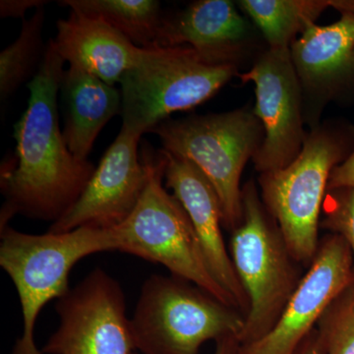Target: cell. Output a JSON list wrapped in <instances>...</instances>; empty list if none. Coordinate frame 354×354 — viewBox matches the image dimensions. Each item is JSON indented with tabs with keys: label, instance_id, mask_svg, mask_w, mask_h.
<instances>
[{
	"label": "cell",
	"instance_id": "6da1fadb",
	"mask_svg": "<svg viewBox=\"0 0 354 354\" xmlns=\"http://www.w3.org/2000/svg\"><path fill=\"white\" fill-rule=\"evenodd\" d=\"M64 60L50 39L37 75L28 84V106L14 125L15 157L1 167V228L20 214L57 223L68 213L95 171L70 152L58 122L57 99Z\"/></svg>",
	"mask_w": 354,
	"mask_h": 354
},
{
	"label": "cell",
	"instance_id": "7a4b0ae2",
	"mask_svg": "<svg viewBox=\"0 0 354 354\" xmlns=\"http://www.w3.org/2000/svg\"><path fill=\"white\" fill-rule=\"evenodd\" d=\"M242 204L243 220L232 232L230 254L250 304L239 337L243 346L271 332L304 274L263 204L255 181L242 186Z\"/></svg>",
	"mask_w": 354,
	"mask_h": 354
},
{
	"label": "cell",
	"instance_id": "3957f363",
	"mask_svg": "<svg viewBox=\"0 0 354 354\" xmlns=\"http://www.w3.org/2000/svg\"><path fill=\"white\" fill-rule=\"evenodd\" d=\"M239 74L237 65L214 64L189 46L141 48L120 83L121 128L151 133L171 114L208 101Z\"/></svg>",
	"mask_w": 354,
	"mask_h": 354
},
{
	"label": "cell",
	"instance_id": "277c9868",
	"mask_svg": "<svg viewBox=\"0 0 354 354\" xmlns=\"http://www.w3.org/2000/svg\"><path fill=\"white\" fill-rule=\"evenodd\" d=\"M151 133L162 150L189 160L215 188L223 212V225L230 232L243 220L242 172L264 140L262 123L253 109L190 115L162 121Z\"/></svg>",
	"mask_w": 354,
	"mask_h": 354
},
{
	"label": "cell",
	"instance_id": "5b68a950",
	"mask_svg": "<svg viewBox=\"0 0 354 354\" xmlns=\"http://www.w3.org/2000/svg\"><path fill=\"white\" fill-rule=\"evenodd\" d=\"M0 266L19 295L24 330L13 354H41L34 339L41 310L70 290V272L83 258L118 251L111 228L83 227L66 232L29 234L1 228Z\"/></svg>",
	"mask_w": 354,
	"mask_h": 354
},
{
	"label": "cell",
	"instance_id": "8992f818",
	"mask_svg": "<svg viewBox=\"0 0 354 354\" xmlns=\"http://www.w3.org/2000/svg\"><path fill=\"white\" fill-rule=\"evenodd\" d=\"M346 129L323 125L307 135L304 148L288 167L261 174V199L292 257L305 269L315 257L321 215L330 172L344 162L351 145Z\"/></svg>",
	"mask_w": 354,
	"mask_h": 354
},
{
	"label": "cell",
	"instance_id": "52a82bcc",
	"mask_svg": "<svg viewBox=\"0 0 354 354\" xmlns=\"http://www.w3.org/2000/svg\"><path fill=\"white\" fill-rule=\"evenodd\" d=\"M244 325L239 310L172 274L146 279L130 319L135 349L143 354H199L205 342L239 339Z\"/></svg>",
	"mask_w": 354,
	"mask_h": 354
},
{
	"label": "cell",
	"instance_id": "ba28073f",
	"mask_svg": "<svg viewBox=\"0 0 354 354\" xmlns=\"http://www.w3.org/2000/svg\"><path fill=\"white\" fill-rule=\"evenodd\" d=\"M143 153L149 167L145 189L127 220L111 228L118 251L165 266L172 276L194 283L237 309L232 297L209 272L185 209L162 185L167 165L164 153H150L143 148Z\"/></svg>",
	"mask_w": 354,
	"mask_h": 354
},
{
	"label": "cell",
	"instance_id": "9c48e42d",
	"mask_svg": "<svg viewBox=\"0 0 354 354\" xmlns=\"http://www.w3.org/2000/svg\"><path fill=\"white\" fill-rule=\"evenodd\" d=\"M55 309L59 326L41 354H134L124 293L104 270L70 288Z\"/></svg>",
	"mask_w": 354,
	"mask_h": 354
},
{
	"label": "cell",
	"instance_id": "30bf717a",
	"mask_svg": "<svg viewBox=\"0 0 354 354\" xmlns=\"http://www.w3.org/2000/svg\"><path fill=\"white\" fill-rule=\"evenodd\" d=\"M255 86L254 113L262 123L264 140L253 158L261 174L285 169L295 160L307 138L304 92L291 60L290 48H268L252 68L239 74Z\"/></svg>",
	"mask_w": 354,
	"mask_h": 354
},
{
	"label": "cell",
	"instance_id": "8fae6325",
	"mask_svg": "<svg viewBox=\"0 0 354 354\" xmlns=\"http://www.w3.org/2000/svg\"><path fill=\"white\" fill-rule=\"evenodd\" d=\"M353 283L351 247L339 235L326 234L278 323L259 341L241 346V354L297 353L326 309Z\"/></svg>",
	"mask_w": 354,
	"mask_h": 354
},
{
	"label": "cell",
	"instance_id": "7c38bea8",
	"mask_svg": "<svg viewBox=\"0 0 354 354\" xmlns=\"http://www.w3.org/2000/svg\"><path fill=\"white\" fill-rule=\"evenodd\" d=\"M141 137L121 128L78 201L48 232L83 227L109 230L127 220L148 180V162L143 153L141 158L139 155Z\"/></svg>",
	"mask_w": 354,
	"mask_h": 354
},
{
	"label": "cell",
	"instance_id": "4fadbf2b",
	"mask_svg": "<svg viewBox=\"0 0 354 354\" xmlns=\"http://www.w3.org/2000/svg\"><path fill=\"white\" fill-rule=\"evenodd\" d=\"M162 151L167 160L165 187L172 190L189 216L212 276L246 318L250 304L225 246L223 212L215 188L189 160Z\"/></svg>",
	"mask_w": 354,
	"mask_h": 354
},
{
	"label": "cell",
	"instance_id": "5bb4252c",
	"mask_svg": "<svg viewBox=\"0 0 354 354\" xmlns=\"http://www.w3.org/2000/svg\"><path fill=\"white\" fill-rule=\"evenodd\" d=\"M252 41V26L230 0H199L165 18L158 46H189L214 64L237 65Z\"/></svg>",
	"mask_w": 354,
	"mask_h": 354
},
{
	"label": "cell",
	"instance_id": "9a60e30c",
	"mask_svg": "<svg viewBox=\"0 0 354 354\" xmlns=\"http://www.w3.org/2000/svg\"><path fill=\"white\" fill-rule=\"evenodd\" d=\"M302 92L327 102L354 86V14L341 13L328 26H307L290 46Z\"/></svg>",
	"mask_w": 354,
	"mask_h": 354
},
{
	"label": "cell",
	"instance_id": "2e32d148",
	"mask_svg": "<svg viewBox=\"0 0 354 354\" xmlns=\"http://www.w3.org/2000/svg\"><path fill=\"white\" fill-rule=\"evenodd\" d=\"M51 39L65 64L113 86L120 83L141 53L108 23L75 10L57 21V35Z\"/></svg>",
	"mask_w": 354,
	"mask_h": 354
},
{
	"label": "cell",
	"instance_id": "e0dca14e",
	"mask_svg": "<svg viewBox=\"0 0 354 354\" xmlns=\"http://www.w3.org/2000/svg\"><path fill=\"white\" fill-rule=\"evenodd\" d=\"M64 106L65 143L70 152L87 160L102 128L121 113V94L114 86L77 67L64 70L60 84Z\"/></svg>",
	"mask_w": 354,
	"mask_h": 354
},
{
	"label": "cell",
	"instance_id": "ac0fdd59",
	"mask_svg": "<svg viewBox=\"0 0 354 354\" xmlns=\"http://www.w3.org/2000/svg\"><path fill=\"white\" fill-rule=\"evenodd\" d=\"M239 8L262 32L270 48H288L326 9L341 12L344 0H241Z\"/></svg>",
	"mask_w": 354,
	"mask_h": 354
},
{
	"label": "cell",
	"instance_id": "d6986e66",
	"mask_svg": "<svg viewBox=\"0 0 354 354\" xmlns=\"http://www.w3.org/2000/svg\"><path fill=\"white\" fill-rule=\"evenodd\" d=\"M58 4L108 23L138 48L158 46L165 17L157 0H62Z\"/></svg>",
	"mask_w": 354,
	"mask_h": 354
},
{
	"label": "cell",
	"instance_id": "ffe728a7",
	"mask_svg": "<svg viewBox=\"0 0 354 354\" xmlns=\"http://www.w3.org/2000/svg\"><path fill=\"white\" fill-rule=\"evenodd\" d=\"M46 12L36 9L29 19L22 21L19 37L0 53V99L6 101L23 85L31 82L38 73L46 44L43 30Z\"/></svg>",
	"mask_w": 354,
	"mask_h": 354
},
{
	"label": "cell",
	"instance_id": "44dd1931",
	"mask_svg": "<svg viewBox=\"0 0 354 354\" xmlns=\"http://www.w3.org/2000/svg\"><path fill=\"white\" fill-rule=\"evenodd\" d=\"M316 330L326 354H354V283L326 309Z\"/></svg>",
	"mask_w": 354,
	"mask_h": 354
},
{
	"label": "cell",
	"instance_id": "7402d4cb",
	"mask_svg": "<svg viewBox=\"0 0 354 354\" xmlns=\"http://www.w3.org/2000/svg\"><path fill=\"white\" fill-rule=\"evenodd\" d=\"M321 230L339 235L353 252L354 260V189L342 188L328 191L324 200Z\"/></svg>",
	"mask_w": 354,
	"mask_h": 354
},
{
	"label": "cell",
	"instance_id": "603a6c76",
	"mask_svg": "<svg viewBox=\"0 0 354 354\" xmlns=\"http://www.w3.org/2000/svg\"><path fill=\"white\" fill-rule=\"evenodd\" d=\"M342 188L354 189V151L330 172L328 191Z\"/></svg>",
	"mask_w": 354,
	"mask_h": 354
},
{
	"label": "cell",
	"instance_id": "cb8c5ba5",
	"mask_svg": "<svg viewBox=\"0 0 354 354\" xmlns=\"http://www.w3.org/2000/svg\"><path fill=\"white\" fill-rule=\"evenodd\" d=\"M48 1L46 0H1L0 1V17L25 19V14L32 8H41Z\"/></svg>",
	"mask_w": 354,
	"mask_h": 354
},
{
	"label": "cell",
	"instance_id": "d4e9b609",
	"mask_svg": "<svg viewBox=\"0 0 354 354\" xmlns=\"http://www.w3.org/2000/svg\"><path fill=\"white\" fill-rule=\"evenodd\" d=\"M295 354H326L325 348L319 337L316 328L304 339Z\"/></svg>",
	"mask_w": 354,
	"mask_h": 354
},
{
	"label": "cell",
	"instance_id": "484cf974",
	"mask_svg": "<svg viewBox=\"0 0 354 354\" xmlns=\"http://www.w3.org/2000/svg\"><path fill=\"white\" fill-rule=\"evenodd\" d=\"M241 342L235 335L223 337L216 342V349L214 354H241Z\"/></svg>",
	"mask_w": 354,
	"mask_h": 354
}]
</instances>
